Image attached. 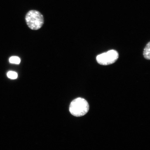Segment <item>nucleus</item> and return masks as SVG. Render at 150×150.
Segmentation results:
<instances>
[{"mask_svg": "<svg viewBox=\"0 0 150 150\" xmlns=\"http://www.w3.org/2000/svg\"><path fill=\"white\" fill-rule=\"evenodd\" d=\"M89 108L88 103L85 99L78 98L74 99L71 102L69 110L73 116L81 117L87 113Z\"/></svg>", "mask_w": 150, "mask_h": 150, "instance_id": "1", "label": "nucleus"}, {"mask_svg": "<svg viewBox=\"0 0 150 150\" xmlns=\"http://www.w3.org/2000/svg\"><path fill=\"white\" fill-rule=\"evenodd\" d=\"M25 20L28 27L33 30L40 29L44 24V16L39 11L31 10L26 14Z\"/></svg>", "mask_w": 150, "mask_h": 150, "instance_id": "2", "label": "nucleus"}, {"mask_svg": "<svg viewBox=\"0 0 150 150\" xmlns=\"http://www.w3.org/2000/svg\"><path fill=\"white\" fill-rule=\"evenodd\" d=\"M119 55L117 51L111 50L97 56L96 60L99 64L108 65L115 63L119 58Z\"/></svg>", "mask_w": 150, "mask_h": 150, "instance_id": "3", "label": "nucleus"}, {"mask_svg": "<svg viewBox=\"0 0 150 150\" xmlns=\"http://www.w3.org/2000/svg\"><path fill=\"white\" fill-rule=\"evenodd\" d=\"M143 55L146 59L149 60L150 59V42H149L146 45L144 49Z\"/></svg>", "mask_w": 150, "mask_h": 150, "instance_id": "4", "label": "nucleus"}, {"mask_svg": "<svg viewBox=\"0 0 150 150\" xmlns=\"http://www.w3.org/2000/svg\"><path fill=\"white\" fill-rule=\"evenodd\" d=\"M9 61L11 63L18 64L20 63L21 60L17 56H12L9 59Z\"/></svg>", "mask_w": 150, "mask_h": 150, "instance_id": "5", "label": "nucleus"}, {"mask_svg": "<svg viewBox=\"0 0 150 150\" xmlns=\"http://www.w3.org/2000/svg\"><path fill=\"white\" fill-rule=\"evenodd\" d=\"M7 76L9 78L12 79H16L18 78V74L13 71H9L7 74Z\"/></svg>", "mask_w": 150, "mask_h": 150, "instance_id": "6", "label": "nucleus"}]
</instances>
